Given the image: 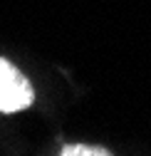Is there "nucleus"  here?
Returning <instances> with one entry per match:
<instances>
[{"label": "nucleus", "instance_id": "nucleus-1", "mask_svg": "<svg viewBox=\"0 0 151 156\" xmlns=\"http://www.w3.org/2000/svg\"><path fill=\"white\" fill-rule=\"evenodd\" d=\"M35 99L32 84L23 72H17L15 65L0 57V112H20L27 109Z\"/></svg>", "mask_w": 151, "mask_h": 156}, {"label": "nucleus", "instance_id": "nucleus-2", "mask_svg": "<svg viewBox=\"0 0 151 156\" xmlns=\"http://www.w3.org/2000/svg\"><path fill=\"white\" fill-rule=\"evenodd\" d=\"M62 154L65 156H104L109 151L107 149H97V146H65Z\"/></svg>", "mask_w": 151, "mask_h": 156}]
</instances>
